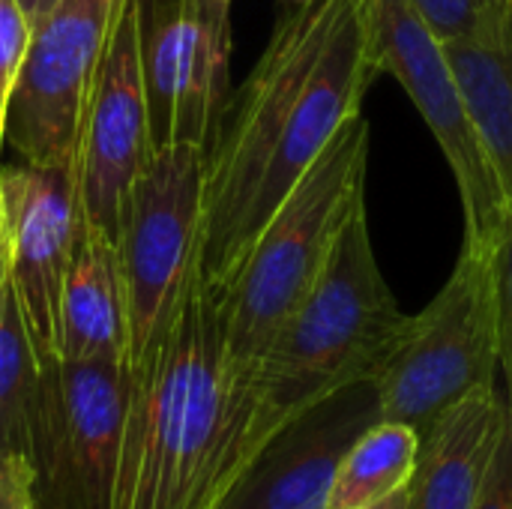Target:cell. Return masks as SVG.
<instances>
[{"instance_id": "5b68a950", "label": "cell", "mask_w": 512, "mask_h": 509, "mask_svg": "<svg viewBox=\"0 0 512 509\" xmlns=\"http://www.w3.org/2000/svg\"><path fill=\"white\" fill-rule=\"evenodd\" d=\"M498 372V303L489 246H462L450 279L423 312L408 315L402 339L372 381L381 420L423 435L471 393L498 387Z\"/></svg>"}, {"instance_id": "ba28073f", "label": "cell", "mask_w": 512, "mask_h": 509, "mask_svg": "<svg viewBox=\"0 0 512 509\" xmlns=\"http://www.w3.org/2000/svg\"><path fill=\"white\" fill-rule=\"evenodd\" d=\"M369 60L378 75H393L435 135L465 216V246H486L504 207V189L474 129L444 39L411 0H360Z\"/></svg>"}, {"instance_id": "83f0119b", "label": "cell", "mask_w": 512, "mask_h": 509, "mask_svg": "<svg viewBox=\"0 0 512 509\" xmlns=\"http://www.w3.org/2000/svg\"><path fill=\"white\" fill-rule=\"evenodd\" d=\"M228 3H231V0H228Z\"/></svg>"}, {"instance_id": "9c48e42d", "label": "cell", "mask_w": 512, "mask_h": 509, "mask_svg": "<svg viewBox=\"0 0 512 509\" xmlns=\"http://www.w3.org/2000/svg\"><path fill=\"white\" fill-rule=\"evenodd\" d=\"M228 0H138L150 147H210L228 102Z\"/></svg>"}, {"instance_id": "277c9868", "label": "cell", "mask_w": 512, "mask_h": 509, "mask_svg": "<svg viewBox=\"0 0 512 509\" xmlns=\"http://www.w3.org/2000/svg\"><path fill=\"white\" fill-rule=\"evenodd\" d=\"M369 120L354 114L261 228L219 300L234 381L249 390L270 342L318 282L336 237L366 204Z\"/></svg>"}, {"instance_id": "cb8c5ba5", "label": "cell", "mask_w": 512, "mask_h": 509, "mask_svg": "<svg viewBox=\"0 0 512 509\" xmlns=\"http://www.w3.org/2000/svg\"><path fill=\"white\" fill-rule=\"evenodd\" d=\"M57 0H18V6L24 9V15H27V21H30V27L54 6Z\"/></svg>"}, {"instance_id": "484cf974", "label": "cell", "mask_w": 512, "mask_h": 509, "mask_svg": "<svg viewBox=\"0 0 512 509\" xmlns=\"http://www.w3.org/2000/svg\"><path fill=\"white\" fill-rule=\"evenodd\" d=\"M297 3H300V0H297Z\"/></svg>"}, {"instance_id": "4fadbf2b", "label": "cell", "mask_w": 512, "mask_h": 509, "mask_svg": "<svg viewBox=\"0 0 512 509\" xmlns=\"http://www.w3.org/2000/svg\"><path fill=\"white\" fill-rule=\"evenodd\" d=\"M0 222L9 276L39 363L57 357V315L75 246L78 210L69 168L0 171Z\"/></svg>"}, {"instance_id": "52a82bcc", "label": "cell", "mask_w": 512, "mask_h": 509, "mask_svg": "<svg viewBox=\"0 0 512 509\" xmlns=\"http://www.w3.org/2000/svg\"><path fill=\"white\" fill-rule=\"evenodd\" d=\"M126 399V363H42L27 453L33 509H114Z\"/></svg>"}, {"instance_id": "6da1fadb", "label": "cell", "mask_w": 512, "mask_h": 509, "mask_svg": "<svg viewBox=\"0 0 512 509\" xmlns=\"http://www.w3.org/2000/svg\"><path fill=\"white\" fill-rule=\"evenodd\" d=\"M375 78L360 0H300L276 21L207 147L198 276L213 297Z\"/></svg>"}, {"instance_id": "7c38bea8", "label": "cell", "mask_w": 512, "mask_h": 509, "mask_svg": "<svg viewBox=\"0 0 512 509\" xmlns=\"http://www.w3.org/2000/svg\"><path fill=\"white\" fill-rule=\"evenodd\" d=\"M378 420L372 381L327 396L252 456L216 509H327L342 459Z\"/></svg>"}, {"instance_id": "7a4b0ae2", "label": "cell", "mask_w": 512, "mask_h": 509, "mask_svg": "<svg viewBox=\"0 0 512 509\" xmlns=\"http://www.w3.org/2000/svg\"><path fill=\"white\" fill-rule=\"evenodd\" d=\"M255 453L252 396L231 375L222 306L198 279L129 369L114 509H216Z\"/></svg>"}, {"instance_id": "e0dca14e", "label": "cell", "mask_w": 512, "mask_h": 509, "mask_svg": "<svg viewBox=\"0 0 512 509\" xmlns=\"http://www.w3.org/2000/svg\"><path fill=\"white\" fill-rule=\"evenodd\" d=\"M42 363L33 351L24 312L9 276L6 237L0 222V456L30 453L33 411Z\"/></svg>"}, {"instance_id": "d6986e66", "label": "cell", "mask_w": 512, "mask_h": 509, "mask_svg": "<svg viewBox=\"0 0 512 509\" xmlns=\"http://www.w3.org/2000/svg\"><path fill=\"white\" fill-rule=\"evenodd\" d=\"M489 258L495 276V303H498V363L504 375V402L507 423L512 429V201H507L492 237Z\"/></svg>"}, {"instance_id": "30bf717a", "label": "cell", "mask_w": 512, "mask_h": 509, "mask_svg": "<svg viewBox=\"0 0 512 509\" xmlns=\"http://www.w3.org/2000/svg\"><path fill=\"white\" fill-rule=\"evenodd\" d=\"M123 0H57L30 30L6 135L27 165L69 168L78 117Z\"/></svg>"}, {"instance_id": "9a60e30c", "label": "cell", "mask_w": 512, "mask_h": 509, "mask_svg": "<svg viewBox=\"0 0 512 509\" xmlns=\"http://www.w3.org/2000/svg\"><path fill=\"white\" fill-rule=\"evenodd\" d=\"M444 51L504 198L512 201V0H495L468 33L444 39Z\"/></svg>"}, {"instance_id": "5bb4252c", "label": "cell", "mask_w": 512, "mask_h": 509, "mask_svg": "<svg viewBox=\"0 0 512 509\" xmlns=\"http://www.w3.org/2000/svg\"><path fill=\"white\" fill-rule=\"evenodd\" d=\"M504 426L507 402L498 387L444 411L420 435L417 468L396 509H474Z\"/></svg>"}, {"instance_id": "ac0fdd59", "label": "cell", "mask_w": 512, "mask_h": 509, "mask_svg": "<svg viewBox=\"0 0 512 509\" xmlns=\"http://www.w3.org/2000/svg\"><path fill=\"white\" fill-rule=\"evenodd\" d=\"M420 435L411 426L378 420L342 459L327 509H372L408 489L417 468Z\"/></svg>"}, {"instance_id": "3957f363", "label": "cell", "mask_w": 512, "mask_h": 509, "mask_svg": "<svg viewBox=\"0 0 512 509\" xmlns=\"http://www.w3.org/2000/svg\"><path fill=\"white\" fill-rule=\"evenodd\" d=\"M405 324L408 315L381 273L369 213L360 204L336 237L318 282L282 324L252 375L255 450L327 396L375 381Z\"/></svg>"}, {"instance_id": "4316f807", "label": "cell", "mask_w": 512, "mask_h": 509, "mask_svg": "<svg viewBox=\"0 0 512 509\" xmlns=\"http://www.w3.org/2000/svg\"><path fill=\"white\" fill-rule=\"evenodd\" d=\"M0 141H3V138H0Z\"/></svg>"}, {"instance_id": "7402d4cb", "label": "cell", "mask_w": 512, "mask_h": 509, "mask_svg": "<svg viewBox=\"0 0 512 509\" xmlns=\"http://www.w3.org/2000/svg\"><path fill=\"white\" fill-rule=\"evenodd\" d=\"M474 509H512V429L504 426Z\"/></svg>"}, {"instance_id": "d4e9b609", "label": "cell", "mask_w": 512, "mask_h": 509, "mask_svg": "<svg viewBox=\"0 0 512 509\" xmlns=\"http://www.w3.org/2000/svg\"><path fill=\"white\" fill-rule=\"evenodd\" d=\"M396 501H399V495H396L393 501H387V504H381V507H372V509H396Z\"/></svg>"}, {"instance_id": "44dd1931", "label": "cell", "mask_w": 512, "mask_h": 509, "mask_svg": "<svg viewBox=\"0 0 512 509\" xmlns=\"http://www.w3.org/2000/svg\"><path fill=\"white\" fill-rule=\"evenodd\" d=\"M441 39L468 33L495 0H411Z\"/></svg>"}, {"instance_id": "8992f818", "label": "cell", "mask_w": 512, "mask_h": 509, "mask_svg": "<svg viewBox=\"0 0 512 509\" xmlns=\"http://www.w3.org/2000/svg\"><path fill=\"white\" fill-rule=\"evenodd\" d=\"M204 162L207 150L189 144L153 150L126 192L114 240L126 303V369L162 342L201 279Z\"/></svg>"}, {"instance_id": "603a6c76", "label": "cell", "mask_w": 512, "mask_h": 509, "mask_svg": "<svg viewBox=\"0 0 512 509\" xmlns=\"http://www.w3.org/2000/svg\"><path fill=\"white\" fill-rule=\"evenodd\" d=\"M0 509H33V468L24 456H0Z\"/></svg>"}, {"instance_id": "ffe728a7", "label": "cell", "mask_w": 512, "mask_h": 509, "mask_svg": "<svg viewBox=\"0 0 512 509\" xmlns=\"http://www.w3.org/2000/svg\"><path fill=\"white\" fill-rule=\"evenodd\" d=\"M30 21L18 0H0V138L6 135V111L9 96L30 42Z\"/></svg>"}, {"instance_id": "8fae6325", "label": "cell", "mask_w": 512, "mask_h": 509, "mask_svg": "<svg viewBox=\"0 0 512 509\" xmlns=\"http://www.w3.org/2000/svg\"><path fill=\"white\" fill-rule=\"evenodd\" d=\"M150 153L138 54V0H123L78 117L69 165L78 222L114 243L126 192Z\"/></svg>"}, {"instance_id": "2e32d148", "label": "cell", "mask_w": 512, "mask_h": 509, "mask_svg": "<svg viewBox=\"0 0 512 509\" xmlns=\"http://www.w3.org/2000/svg\"><path fill=\"white\" fill-rule=\"evenodd\" d=\"M57 357L126 363V303L117 249L105 234L81 222L60 291Z\"/></svg>"}]
</instances>
